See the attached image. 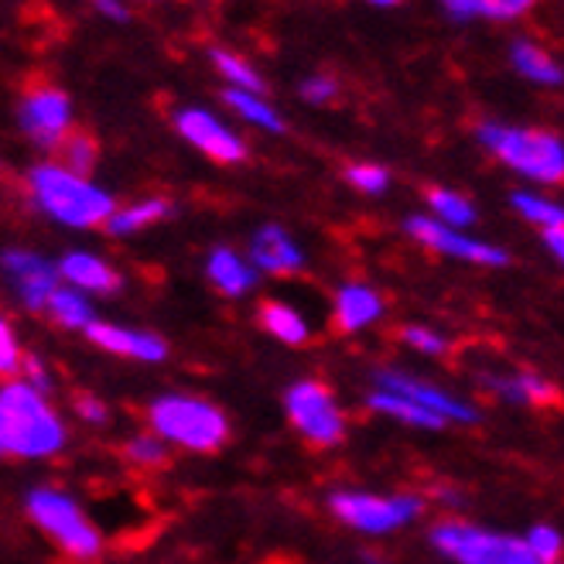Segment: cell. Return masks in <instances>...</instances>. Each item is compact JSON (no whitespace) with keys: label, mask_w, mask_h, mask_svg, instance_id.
Wrapping results in <instances>:
<instances>
[{"label":"cell","mask_w":564,"mask_h":564,"mask_svg":"<svg viewBox=\"0 0 564 564\" xmlns=\"http://www.w3.org/2000/svg\"><path fill=\"white\" fill-rule=\"evenodd\" d=\"M69 427L48 393L14 377L0 383V455L45 462L65 452Z\"/></svg>","instance_id":"obj_1"},{"label":"cell","mask_w":564,"mask_h":564,"mask_svg":"<svg viewBox=\"0 0 564 564\" xmlns=\"http://www.w3.org/2000/svg\"><path fill=\"white\" fill-rule=\"evenodd\" d=\"M28 195L42 216L65 229H96L117 209L113 195L93 178L62 169L55 161H42L28 172Z\"/></svg>","instance_id":"obj_2"},{"label":"cell","mask_w":564,"mask_h":564,"mask_svg":"<svg viewBox=\"0 0 564 564\" xmlns=\"http://www.w3.org/2000/svg\"><path fill=\"white\" fill-rule=\"evenodd\" d=\"M148 424L164 445L185 448L192 455H213L229 438V417L206 397L161 393L148 408Z\"/></svg>","instance_id":"obj_3"},{"label":"cell","mask_w":564,"mask_h":564,"mask_svg":"<svg viewBox=\"0 0 564 564\" xmlns=\"http://www.w3.org/2000/svg\"><path fill=\"white\" fill-rule=\"evenodd\" d=\"M24 513L73 561H96L104 554V534L73 492L58 486H31L24 492Z\"/></svg>","instance_id":"obj_4"},{"label":"cell","mask_w":564,"mask_h":564,"mask_svg":"<svg viewBox=\"0 0 564 564\" xmlns=\"http://www.w3.org/2000/svg\"><path fill=\"white\" fill-rule=\"evenodd\" d=\"M479 144L496 154L510 172L523 175L538 185H557L564 178V144L557 134L510 123H479L476 130Z\"/></svg>","instance_id":"obj_5"},{"label":"cell","mask_w":564,"mask_h":564,"mask_svg":"<svg viewBox=\"0 0 564 564\" xmlns=\"http://www.w3.org/2000/svg\"><path fill=\"white\" fill-rule=\"evenodd\" d=\"M328 510L339 523L367 538H390L411 527L424 503L411 492H370V489H336L328 496Z\"/></svg>","instance_id":"obj_6"},{"label":"cell","mask_w":564,"mask_h":564,"mask_svg":"<svg viewBox=\"0 0 564 564\" xmlns=\"http://www.w3.org/2000/svg\"><path fill=\"white\" fill-rule=\"evenodd\" d=\"M427 544L452 564H534L517 534L469 520H438L427 530Z\"/></svg>","instance_id":"obj_7"},{"label":"cell","mask_w":564,"mask_h":564,"mask_svg":"<svg viewBox=\"0 0 564 564\" xmlns=\"http://www.w3.org/2000/svg\"><path fill=\"white\" fill-rule=\"evenodd\" d=\"M284 414L291 427L315 448H332L346 438V414L325 383L297 380L284 390Z\"/></svg>","instance_id":"obj_8"},{"label":"cell","mask_w":564,"mask_h":564,"mask_svg":"<svg viewBox=\"0 0 564 564\" xmlns=\"http://www.w3.org/2000/svg\"><path fill=\"white\" fill-rule=\"evenodd\" d=\"M404 229L414 243H421L424 250L438 253V257H448V260L473 263V268H507L510 263V253L503 247L486 243L479 237H469V229L442 226L431 216H408Z\"/></svg>","instance_id":"obj_9"},{"label":"cell","mask_w":564,"mask_h":564,"mask_svg":"<svg viewBox=\"0 0 564 564\" xmlns=\"http://www.w3.org/2000/svg\"><path fill=\"white\" fill-rule=\"evenodd\" d=\"M373 387L377 390H387L393 397H404V401L424 408L427 414H435L442 417L448 427L452 424H476L479 421V408L473 401H466L462 393L448 390V387H438V383H431V380H421L408 370H377L373 377Z\"/></svg>","instance_id":"obj_10"},{"label":"cell","mask_w":564,"mask_h":564,"mask_svg":"<svg viewBox=\"0 0 564 564\" xmlns=\"http://www.w3.org/2000/svg\"><path fill=\"white\" fill-rule=\"evenodd\" d=\"M18 123L31 144L55 151L62 138L73 130V99L55 86L31 89L18 107Z\"/></svg>","instance_id":"obj_11"},{"label":"cell","mask_w":564,"mask_h":564,"mask_svg":"<svg viewBox=\"0 0 564 564\" xmlns=\"http://www.w3.org/2000/svg\"><path fill=\"white\" fill-rule=\"evenodd\" d=\"M0 274L8 278L18 305L28 312H45L48 294L62 284L55 260L39 250H24V247H8L0 253Z\"/></svg>","instance_id":"obj_12"},{"label":"cell","mask_w":564,"mask_h":564,"mask_svg":"<svg viewBox=\"0 0 564 564\" xmlns=\"http://www.w3.org/2000/svg\"><path fill=\"white\" fill-rule=\"evenodd\" d=\"M175 130L195 151H203L219 164H240L247 158V144L237 130H229L216 113L203 107H182L175 113Z\"/></svg>","instance_id":"obj_13"},{"label":"cell","mask_w":564,"mask_h":564,"mask_svg":"<svg viewBox=\"0 0 564 564\" xmlns=\"http://www.w3.org/2000/svg\"><path fill=\"white\" fill-rule=\"evenodd\" d=\"M86 339L99 352H110V356H120V359H130V362H144V367H158V362H164L172 352V346L164 343L158 332L107 322V318H96L86 328Z\"/></svg>","instance_id":"obj_14"},{"label":"cell","mask_w":564,"mask_h":564,"mask_svg":"<svg viewBox=\"0 0 564 564\" xmlns=\"http://www.w3.org/2000/svg\"><path fill=\"white\" fill-rule=\"evenodd\" d=\"M247 260L253 263V271H257V274L288 278V274L305 271V250L297 247V240L288 234L284 226H278V223L260 226L257 234L250 237Z\"/></svg>","instance_id":"obj_15"},{"label":"cell","mask_w":564,"mask_h":564,"mask_svg":"<svg viewBox=\"0 0 564 564\" xmlns=\"http://www.w3.org/2000/svg\"><path fill=\"white\" fill-rule=\"evenodd\" d=\"M58 281L73 291H83L86 297L93 294H117L123 278L107 257H99L93 250H69L55 260Z\"/></svg>","instance_id":"obj_16"},{"label":"cell","mask_w":564,"mask_h":564,"mask_svg":"<svg viewBox=\"0 0 564 564\" xmlns=\"http://www.w3.org/2000/svg\"><path fill=\"white\" fill-rule=\"evenodd\" d=\"M387 312V302L380 291L367 281H346L336 291V302H332V322L346 336H359V332L373 328Z\"/></svg>","instance_id":"obj_17"},{"label":"cell","mask_w":564,"mask_h":564,"mask_svg":"<svg viewBox=\"0 0 564 564\" xmlns=\"http://www.w3.org/2000/svg\"><path fill=\"white\" fill-rule=\"evenodd\" d=\"M482 387L500 397L503 404H513V408H541V404H551L557 390L547 377L534 373V370H513V373H500V377H479Z\"/></svg>","instance_id":"obj_18"},{"label":"cell","mask_w":564,"mask_h":564,"mask_svg":"<svg viewBox=\"0 0 564 564\" xmlns=\"http://www.w3.org/2000/svg\"><path fill=\"white\" fill-rule=\"evenodd\" d=\"M206 278H209V284L223 297H243L260 281V274L253 271V263L247 260V253H240L234 247H213L209 250V257H206Z\"/></svg>","instance_id":"obj_19"},{"label":"cell","mask_w":564,"mask_h":564,"mask_svg":"<svg viewBox=\"0 0 564 564\" xmlns=\"http://www.w3.org/2000/svg\"><path fill=\"white\" fill-rule=\"evenodd\" d=\"M169 213H172V203H169V198L151 195V198H141V203L117 206V209L110 213V219L104 223V229H107L110 237H117V240H130V237H141L144 229L158 226Z\"/></svg>","instance_id":"obj_20"},{"label":"cell","mask_w":564,"mask_h":564,"mask_svg":"<svg viewBox=\"0 0 564 564\" xmlns=\"http://www.w3.org/2000/svg\"><path fill=\"white\" fill-rule=\"evenodd\" d=\"M257 318H260V325H263V332H268L271 339H278L281 346H305L308 343V336H312V325H308V318L297 312L294 305H288V302H263L260 305V312H257Z\"/></svg>","instance_id":"obj_21"},{"label":"cell","mask_w":564,"mask_h":564,"mask_svg":"<svg viewBox=\"0 0 564 564\" xmlns=\"http://www.w3.org/2000/svg\"><path fill=\"white\" fill-rule=\"evenodd\" d=\"M45 315L58 325V328H69V332H86L96 322V308H93V297H86L83 291H73L58 284L48 302H45Z\"/></svg>","instance_id":"obj_22"},{"label":"cell","mask_w":564,"mask_h":564,"mask_svg":"<svg viewBox=\"0 0 564 564\" xmlns=\"http://www.w3.org/2000/svg\"><path fill=\"white\" fill-rule=\"evenodd\" d=\"M367 404H370V411H373V414H380V417H390V421L404 424V427H414V431H445V427H448L442 417L427 414L424 408H417V404L404 401V397H393V393H387V390H377V387L370 390Z\"/></svg>","instance_id":"obj_23"},{"label":"cell","mask_w":564,"mask_h":564,"mask_svg":"<svg viewBox=\"0 0 564 564\" xmlns=\"http://www.w3.org/2000/svg\"><path fill=\"white\" fill-rule=\"evenodd\" d=\"M510 62H513V69L523 79L538 83V86H561L564 83L557 58L547 48L534 45V42H513L510 45Z\"/></svg>","instance_id":"obj_24"},{"label":"cell","mask_w":564,"mask_h":564,"mask_svg":"<svg viewBox=\"0 0 564 564\" xmlns=\"http://www.w3.org/2000/svg\"><path fill=\"white\" fill-rule=\"evenodd\" d=\"M223 99H226V107L234 110L237 117H243L250 127L268 130V134H281V130H284L281 113H278V110H274L263 96L247 93V89H226V93H223Z\"/></svg>","instance_id":"obj_25"},{"label":"cell","mask_w":564,"mask_h":564,"mask_svg":"<svg viewBox=\"0 0 564 564\" xmlns=\"http://www.w3.org/2000/svg\"><path fill=\"white\" fill-rule=\"evenodd\" d=\"M427 209H431V219H438L442 226H452V229H469L479 219L476 206L455 188H427Z\"/></svg>","instance_id":"obj_26"},{"label":"cell","mask_w":564,"mask_h":564,"mask_svg":"<svg viewBox=\"0 0 564 564\" xmlns=\"http://www.w3.org/2000/svg\"><path fill=\"white\" fill-rule=\"evenodd\" d=\"M213 65L223 73L226 83H234L229 89H247V93H257L263 96V89H268V83H263V76L253 69L250 62H243L237 52H229V48H213Z\"/></svg>","instance_id":"obj_27"},{"label":"cell","mask_w":564,"mask_h":564,"mask_svg":"<svg viewBox=\"0 0 564 564\" xmlns=\"http://www.w3.org/2000/svg\"><path fill=\"white\" fill-rule=\"evenodd\" d=\"M510 206L517 216H523L527 223H534L538 229H551V226H564V209L557 203H551L547 195L538 192H513Z\"/></svg>","instance_id":"obj_28"},{"label":"cell","mask_w":564,"mask_h":564,"mask_svg":"<svg viewBox=\"0 0 564 564\" xmlns=\"http://www.w3.org/2000/svg\"><path fill=\"white\" fill-rule=\"evenodd\" d=\"M123 458L130 466H141V469H154L169 462V445H164L154 431H138L123 442Z\"/></svg>","instance_id":"obj_29"},{"label":"cell","mask_w":564,"mask_h":564,"mask_svg":"<svg viewBox=\"0 0 564 564\" xmlns=\"http://www.w3.org/2000/svg\"><path fill=\"white\" fill-rule=\"evenodd\" d=\"M520 544L530 554V561H538V564H557L561 561V547H564L561 530L551 527V523H534L520 538Z\"/></svg>","instance_id":"obj_30"},{"label":"cell","mask_w":564,"mask_h":564,"mask_svg":"<svg viewBox=\"0 0 564 564\" xmlns=\"http://www.w3.org/2000/svg\"><path fill=\"white\" fill-rule=\"evenodd\" d=\"M55 151H58V161L55 164H62V169H69V172L89 178L93 164H96V144L86 134H73V130H69V134L62 138V144Z\"/></svg>","instance_id":"obj_31"},{"label":"cell","mask_w":564,"mask_h":564,"mask_svg":"<svg viewBox=\"0 0 564 564\" xmlns=\"http://www.w3.org/2000/svg\"><path fill=\"white\" fill-rule=\"evenodd\" d=\"M24 343L18 336V328L11 325V318L0 315V383L21 377V362H24Z\"/></svg>","instance_id":"obj_32"},{"label":"cell","mask_w":564,"mask_h":564,"mask_svg":"<svg viewBox=\"0 0 564 564\" xmlns=\"http://www.w3.org/2000/svg\"><path fill=\"white\" fill-rule=\"evenodd\" d=\"M401 343L408 349H414L417 356H427V359H438L452 349V343L442 336L438 328H427V325H404L401 328Z\"/></svg>","instance_id":"obj_33"},{"label":"cell","mask_w":564,"mask_h":564,"mask_svg":"<svg viewBox=\"0 0 564 564\" xmlns=\"http://www.w3.org/2000/svg\"><path fill=\"white\" fill-rule=\"evenodd\" d=\"M346 182L356 192H362V195H383L390 188V172L383 169V164L362 161V164H349V169H346Z\"/></svg>","instance_id":"obj_34"},{"label":"cell","mask_w":564,"mask_h":564,"mask_svg":"<svg viewBox=\"0 0 564 564\" xmlns=\"http://www.w3.org/2000/svg\"><path fill=\"white\" fill-rule=\"evenodd\" d=\"M538 0H473V14L476 18H492V21H513L527 14Z\"/></svg>","instance_id":"obj_35"},{"label":"cell","mask_w":564,"mask_h":564,"mask_svg":"<svg viewBox=\"0 0 564 564\" xmlns=\"http://www.w3.org/2000/svg\"><path fill=\"white\" fill-rule=\"evenodd\" d=\"M76 417L86 427H107L110 424V404L96 393H83V397H76Z\"/></svg>","instance_id":"obj_36"},{"label":"cell","mask_w":564,"mask_h":564,"mask_svg":"<svg viewBox=\"0 0 564 564\" xmlns=\"http://www.w3.org/2000/svg\"><path fill=\"white\" fill-rule=\"evenodd\" d=\"M336 93H339V83L332 79V76H312V79L302 83V99H305V104H312V107L332 104Z\"/></svg>","instance_id":"obj_37"},{"label":"cell","mask_w":564,"mask_h":564,"mask_svg":"<svg viewBox=\"0 0 564 564\" xmlns=\"http://www.w3.org/2000/svg\"><path fill=\"white\" fill-rule=\"evenodd\" d=\"M93 8L104 14V18H110V21H120V24L130 21V11H127L123 0H93Z\"/></svg>","instance_id":"obj_38"},{"label":"cell","mask_w":564,"mask_h":564,"mask_svg":"<svg viewBox=\"0 0 564 564\" xmlns=\"http://www.w3.org/2000/svg\"><path fill=\"white\" fill-rule=\"evenodd\" d=\"M541 240H544V247L551 250V257L561 263L564 260V226H551V229H541Z\"/></svg>","instance_id":"obj_39"},{"label":"cell","mask_w":564,"mask_h":564,"mask_svg":"<svg viewBox=\"0 0 564 564\" xmlns=\"http://www.w3.org/2000/svg\"><path fill=\"white\" fill-rule=\"evenodd\" d=\"M442 4H445V11H448L452 18H458V21L476 18V14H473V0H442Z\"/></svg>","instance_id":"obj_40"},{"label":"cell","mask_w":564,"mask_h":564,"mask_svg":"<svg viewBox=\"0 0 564 564\" xmlns=\"http://www.w3.org/2000/svg\"><path fill=\"white\" fill-rule=\"evenodd\" d=\"M367 4H373V8H397L401 0H367Z\"/></svg>","instance_id":"obj_41"},{"label":"cell","mask_w":564,"mask_h":564,"mask_svg":"<svg viewBox=\"0 0 564 564\" xmlns=\"http://www.w3.org/2000/svg\"><path fill=\"white\" fill-rule=\"evenodd\" d=\"M534 564H538V561H534Z\"/></svg>","instance_id":"obj_42"}]
</instances>
